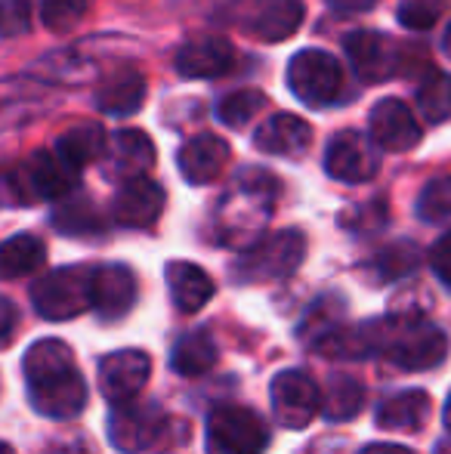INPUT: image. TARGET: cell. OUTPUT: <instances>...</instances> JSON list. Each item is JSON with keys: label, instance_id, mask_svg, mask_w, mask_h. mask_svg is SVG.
I'll return each mask as SVG.
<instances>
[{"label": "cell", "instance_id": "7a4b0ae2", "mask_svg": "<svg viewBox=\"0 0 451 454\" xmlns=\"http://www.w3.org/2000/svg\"><path fill=\"white\" fill-rule=\"evenodd\" d=\"M278 176L263 168H245L220 198L214 210V239L226 247H253L263 239V229L269 223L278 201Z\"/></svg>", "mask_w": 451, "mask_h": 454}, {"label": "cell", "instance_id": "603a6c76", "mask_svg": "<svg viewBox=\"0 0 451 454\" xmlns=\"http://www.w3.org/2000/svg\"><path fill=\"white\" fill-rule=\"evenodd\" d=\"M164 275H167L170 300H174L176 309L186 312V316L198 312L201 306L214 297V291H217L211 275L201 270V266L186 263V260H174V263H167Z\"/></svg>", "mask_w": 451, "mask_h": 454}, {"label": "cell", "instance_id": "3957f363", "mask_svg": "<svg viewBox=\"0 0 451 454\" xmlns=\"http://www.w3.org/2000/svg\"><path fill=\"white\" fill-rule=\"evenodd\" d=\"M109 439L118 451H167L189 439V427L158 405H118L109 418Z\"/></svg>", "mask_w": 451, "mask_h": 454}, {"label": "cell", "instance_id": "b9f144b4", "mask_svg": "<svg viewBox=\"0 0 451 454\" xmlns=\"http://www.w3.org/2000/svg\"><path fill=\"white\" fill-rule=\"evenodd\" d=\"M325 4L338 12H368L377 0H325Z\"/></svg>", "mask_w": 451, "mask_h": 454}, {"label": "cell", "instance_id": "5b68a950", "mask_svg": "<svg viewBox=\"0 0 451 454\" xmlns=\"http://www.w3.org/2000/svg\"><path fill=\"white\" fill-rule=\"evenodd\" d=\"M384 356L402 371H430L448 356V337L424 318H384Z\"/></svg>", "mask_w": 451, "mask_h": 454}, {"label": "cell", "instance_id": "7bdbcfd3", "mask_svg": "<svg viewBox=\"0 0 451 454\" xmlns=\"http://www.w3.org/2000/svg\"><path fill=\"white\" fill-rule=\"evenodd\" d=\"M359 454H415L405 445H386V442H374V445H365Z\"/></svg>", "mask_w": 451, "mask_h": 454}, {"label": "cell", "instance_id": "4316f807", "mask_svg": "<svg viewBox=\"0 0 451 454\" xmlns=\"http://www.w3.org/2000/svg\"><path fill=\"white\" fill-rule=\"evenodd\" d=\"M343 325H346V303H343L340 294H325V297L315 300L307 309V316L300 318L297 334H300V340L307 343V347L315 349L322 340H328L334 331L343 328Z\"/></svg>", "mask_w": 451, "mask_h": 454}, {"label": "cell", "instance_id": "52a82bcc", "mask_svg": "<svg viewBox=\"0 0 451 454\" xmlns=\"http://www.w3.org/2000/svg\"><path fill=\"white\" fill-rule=\"evenodd\" d=\"M307 257V235L300 229H282L276 235H263L253 247H247L235 263L238 281H282L288 278Z\"/></svg>", "mask_w": 451, "mask_h": 454}, {"label": "cell", "instance_id": "277c9868", "mask_svg": "<svg viewBox=\"0 0 451 454\" xmlns=\"http://www.w3.org/2000/svg\"><path fill=\"white\" fill-rule=\"evenodd\" d=\"M31 306L47 322H68L97 309V270L93 266H62L31 285Z\"/></svg>", "mask_w": 451, "mask_h": 454}, {"label": "cell", "instance_id": "f35d334b", "mask_svg": "<svg viewBox=\"0 0 451 454\" xmlns=\"http://www.w3.org/2000/svg\"><path fill=\"white\" fill-rule=\"evenodd\" d=\"M430 266H433L436 278L446 287H451V229L430 247Z\"/></svg>", "mask_w": 451, "mask_h": 454}, {"label": "cell", "instance_id": "d590c367", "mask_svg": "<svg viewBox=\"0 0 451 454\" xmlns=\"http://www.w3.org/2000/svg\"><path fill=\"white\" fill-rule=\"evenodd\" d=\"M451 0H402L396 10V19L408 31H427L442 19Z\"/></svg>", "mask_w": 451, "mask_h": 454}, {"label": "cell", "instance_id": "2e32d148", "mask_svg": "<svg viewBox=\"0 0 451 454\" xmlns=\"http://www.w3.org/2000/svg\"><path fill=\"white\" fill-rule=\"evenodd\" d=\"M167 195L155 180L143 176V180L124 183L112 198V216L124 229H149L164 214Z\"/></svg>", "mask_w": 451, "mask_h": 454}, {"label": "cell", "instance_id": "7dc6e473", "mask_svg": "<svg viewBox=\"0 0 451 454\" xmlns=\"http://www.w3.org/2000/svg\"><path fill=\"white\" fill-rule=\"evenodd\" d=\"M0 454H16V451H12V445H4V451Z\"/></svg>", "mask_w": 451, "mask_h": 454}, {"label": "cell", "instance_id": "f1b7e54d", "mask_svg": "<svg viewBox=\"0 0 451 454\" xmlns=\"http://www.w3.org/2000/svg\"><path fill=\"white\" fill-rule=\"evenodd\" d=\"M53 226L62 235H78V239H93L105 232V223L99 216L97 204L87 195H68L59 207L53 210Z\"/></svg>", "mask_w": 451, "mask_h": 454}, {"label": "cell", "instance_id": "ab89813d", "mask_svg": "<svg viewBox=\"0 0 451 454\" xmlns=\"http://www.w3.org/2000/svg\"><path fill=\"white\" fill-rule=\"evenodd\" d=\"M4 35L12 37L28 28V4L25 0H4Z\"/></svg>", "mask_w": 451, "mask_h": 454}, {"label": "cell", "instance_id": "7402d4cb", "mask_svg": "<svg viewBox=\"0 0 451 454\" xmlns=\"http://www.w3.org/2000/svg\"><path fill=\"white\" fill-rule=\"evenodd\" d=\"M136 303V275L127 266L109 263L97 270V309L105 322L124 318Z\"/></svg>", "mask_w": 451, "mask_h": 454}, {"label": "cell", "instance_id": "74e56055", "mask_svg": "<svg viewBox=\"0 0 451 454\" xmlns=\"http://www.w3.org/2000/svg\"><path fill=\"white\" fill-rule=\"evenodd\" d=\"M340 223L353 229V232H368V229L374 232V229H380L386 223V207H384V201H374V204H365V207L343 210Z\"/></svg>", "mask_w": 451, "mask_h": 454}, {"label": "cell", "instance_id": "d6a6232c", "mask_svg": "<svg viewBox=\"0 0 451 454\" xmlns=\"http://www.w3.org/2000/svg\"><path fill=\"white\" fill-rule=\"evenodd\" d=\"M417 112L430 124H446L451 121V74L430 72L427 81L417 87Z\"/></svg>", "mask_w": 451, "mask_h": 454}, {"label": "cell", "instance_id": "9a60e30c", "mask_svg": "<svg viewBox=\"0 0 451 454\" xmlns=\"http://www.w3.org/2000/svg\"><path fill=\"white\" fill-rule=\"evenodd\" d=\"M155 168V143L149 133L136 127H124L112 137L109 152H105V174L121 185L143 180Z\"/></svg>", "mask_w": 451, "mask_h": 454}, {"label": "cell", "instance_id": "8d00e7d4", "mask_svg": "<svg viewBox=\"0 0 451 454\" xmlns=\"http://www.w3.org/2000/svg\"><path fill=\"white\" fill-rule=\"evenodd\" d=\"M87 16V0H43L41 19L53 35L72 31Z\"/></svg>", "mask_w": 451, "mask_h": 454}, {"label": "cell", "instance_id": "1f68e13d", "mask_svg": "<svg viewBox=\"0 0 451 454\" xmlns=\"http://www.w3.org/2000/svg\"><path fill=\"white\" fill-rule=\"evenodd\" d=\"M417 263H421V251L411 241H396V245H386L384 251H377L368 260V272L374 275L377 285H386V281L411 275L417 270Z\"/></svg>", "mask_w": 451, "mask_h": 454}, {"label": "cell", "instance_id": "d4e9b609", "mask_svg": "<svg viewBox=\"0 0 451 454\" xmlns=\"http://www.w3.org/2000/svg\"><path fill=\"white\" fill-rule=\"evenodd\" d=\"M374 420L380 430L417 433L430 420V395L424 389H405V393L390 395L377 405Z\"/></svg>", "mask_w": 451, "mask_h": 454}, {"label": "cell", "instance_id": "f6af8a7d", "mask_svg": "<svg viewBox=\"0 0 451 454\" xmlns=\"http://www.w3.org/2000/svg\"><path fill=\"white\" fill-rule=\"evenodd\" d=\"M442 420H446V427H448V433H451V395H448V402H446V411H442Z\"/></svg>", "mask_w": 451, "mask_h": 454}, {"label": "cell", "instance_id": "8fae6325", "mask_svg": "<svg viewBox=\"0 0 451 454\" xmlns=\"http://www.w3.org/2000/svg\"><path fill=\"white\" fill-rule=\"evenodd\" d=\"M272 414H276V424L284 430H307L313 424V418L322 408V393L315 387V380L307 371H278L272 377Z\"/></svg>", "mask_w": 451, "mask_h": 454}, {"label": "cell", "instance_id": "60d3db41", "mask_svg": "<svg viewBox=\"0 0 451 454\" xmlns=\"http://www.w3.org/2000/svg\"><path fill=\"white\" fill-rule=\"evenodd\" d=\"M0 312H4V347H10L12 331H16V306H12V300H0Z\"/></svg>", "mask_w": 451, "mask_h": 454}, {"label": "cell", "instance_id": "7c38bea8", "mask_svg": "<svg viewBox=\"0 0 451 454\" xmlns=\"http://www.w3.org/2000/svg\"><path fill=\"white\" fill-rule=\"evenodd\" d=\"M380 170V149L371 137L359 130H343L331 137L325 149V174L338 183H371Z\"/></svg>", "mask_w": 451, "mask_h": 454}, {"label": "cell", "instance_id": "bcb514c9", "mask_svg": "<svg viewBox=\"0 0 451 454\" xmlns=\"http://www.w3.org/2000/svg\"><path fill=\"white\" fill-rule=\"evenodd\" d=\"M436 454H451V439H448V442H439V445H436Z\"/></svg>", "mask_w": 451, "mask_h": 454}, {"label": "cell", "instance_id": "484cf974", "mask_svg": "<svg viewBox=\"0 0 451 454\" xmlns=\"http://www.w3.org/2000/svg\"><path fill=\"white\" fill-rule=\"evenodd\" d=\"M105 139L109 137H105L99 121H84V124H74V127H68L66 133H59L53 149H56V155L72 164L74 170H84L87 164L99 161V158L109 152Z\"/></svg>", "mask_w": 451, "mask_h": 454}, {"label": "cell", "instance_id": "e575fe53", "mask_svg": "<svg viewBox=\"0 0 451 454\" xmlns=\"http://www.w3.org/2000/svg\"><path fill=\"white\" fill-rule=\"evenodd\" d=\"M417 216L424 223H446L451 216V176H433L417 195Z\"/></svg>", "mask_w": 451, "mask_h": 454}, {"label": "cell", "instance_id": "d6986e66", "mask_svg": "<svg viewBox=\"0 0 451 454\" xmlns=\"http://www.w3.org/2000/svg\"><path fill=\"white\" fill-rule=\"evenodd\" d=\"M229 164V145L217 133H198L186 139L176 152V168L189 185H207L214 183Z\"/></svg>", "mask_w": 451, "mask_h": 454}, {"label": "cell", "instance_id": "8992f818", "mask_svg": "<svg viewBox=\"0 0 451 454\" xmlns=\"http://www.w3.org/2000/svg\"><path fill=\"white\" fill-rule=\"evenodd\" d=\"M81 170L56 155V149H41L28 155L22 164L6 174V198L10 204H35L68 198V192L78 185Z\"/></svg>", "mask_w": 451, "mask_h": 454}, {"label": "cell", "instance_id": "f546056e", "mask_svg": "<svg viewBox=\"0 0 451 454\" xmlns=\"http://www.w3.org/2000/svg\"><path fill=\"white\" fill-rule=\"evenodd\" d=\"M47 260V247L37 235H12L6 239L4 251H0V270H4V278H25V275L37 272Z\"/></svg>", "mask_w": 451, "mask_h": 454}, {"label": "cell", "instance_id": "e0dca14e", "mask_svg": "<svg viewBox=\"0 0 451 454\" xmlns=\"http://www.w3.org/2000/svg\"><path fill=\"white\" fill-rule=\"evenodd\" d=\"M253 145L266 155L300 158L313 145V124L291 112H276L253 130Z\"/></svg>", "mask_w": 451, "mask_h": 454}, {"label": "cell", "instance_id": "5bb4252c", "mask_svg": "<svg viewBox=\"0 0 451 454\" xmlns=\"http://www.w3.org/2000/svg\"><path fill=\"white\" fill-rule=\"evenodd\" d=\"M368 130H371V139L377 143V149L384 152H411L424 137L415 112L402 99H393V96L380 99L368 112Z\"/></svg>", "mask_w": 451, "mask_h": 454}, {"label": "cell", "instance_id": "44dd1931", "mask_svg": "<svg viewBox=\"0 0 451 454\" xmlns=\"http://www.w3.org/2000/svg\"><path fill=\"white\" fill-rule=\"evenodd\" d=\"M303 16H307L303 0H266L247 22V35L266 43L288 41L303 25Z\"/></svg>", "mask_w": 451, "mask_h": 454}, {"label": "cell", "instance_id": "ee69618b", "mask_svg": "<svg viewBox=\"0 0 451 454\" xmlns=\"http://www.w3.org/2000/svg\"><path fill=\"white\" fill-rule=\"evenodd\" d=\"M442 53L451 59V22L446 25V35H442Z\"/></svg>", "mask_w": 451, "mask_h": 454}, {"label": "cell", "instance_id": "ffe728a7", "mask_svg": "<svg viewBox=\"0 0 451 454\" xmlns=\"http://www.w3.org/2000/svg\"><path fill=\"white\" fill-rule=\"evenodd\" d=\"M315 349L322 356H328V359H368V356H380L384 353V318L343 325Z\"/></svg>", "mask_w": 451, "mask_h": 454}, {"label": "cell", "instance_id": "9c48e42d", "mask_svg": "<svg viewBox=\"0 0 451 454\" xmlns=\"http://www.w3.org/2000/svg\"><path fill=\"white\" fill-rule=\"evenodd\" d=\"M343 53L365 84H384L396 74H408V47L384 31H353L343 37Z\"/></svg>", "mask_w": 451, "mask_h": 454}, {"label": "cell", "instance_id": "4fadbf2b", "mask_svg": "<svg viewBox=\"0 0 451 454\" xmlns=\"http://www.w3.org/2000/svg\"><path fill=\"white\" fill-rule=\"evenodd\" d=\"M152 374V359L143 349H118L99 359V389L103 395L118 405H130L133 395L143 393Z\"/></svg>", "mask_w": 451, "mask_h": 454}, {"label": "cell", "instance_id": "cb8c5ba5", "mask_svg": "<svg viewBox=\"0 0 451 454\" xmlns=\"http://www.w3.org/2000/svg\"><path fill=\"white\" fill-rule=\"evenodd\" d=\"M143 102H145V81L133 68L114 72L97 90L99 114H109V118H130V114H136L143 108Z\"/></svg>", "mask_w": 451, "mask_h": 454}, {"label": "cell", "instance_id": "836d02e7", "mask_svg": "<svg viewBox=\"0 0 451 454\" xmlns=\"http://www.w3.org/2000/svg\"><path fill=\"white\" fill-rule=\"evenodd\" d=\"M266 106H269V99H266L263 90H253V87L251 90H235L217 106V118L232 130H245Z\"/></svg>", "mask_w": 451, "mask_h": 454}, {"label": "cell", "instance_id": "ba28073f", "mask_svg": "<svg viewBox=\"0 0 451 454\" xmlns=\"http://www.w3.org/2000/svg\"><path fill=\"white\" fill-rule=\"evenodd\" d=\"M284 81H288V90L294 93L297 102H303L307 108H325L340 99L343 68L331 53L307 47L291 56Z\"/></svg>", "mask_w": 451, "mask_h": 454}, {"label": "cell", "instance_id": "ac0fdd59", "mask_svg": "<svg viewBox=\"0 0 451 454\" xmlns=\"http://www.w3.org/2000/svg\"><path fill=\"white\" fill-rule=\"evenodd\" d=\"M235 62V47L226 37H195V41L183 43L176 53L174 66L176 74L186 81H211L220 78L232 68Z\"/></svg>", "mask_w": 451, "mask_h": 454}, {"label": "cell", "instance_id": "30bf717a", "mask_svg": "<svg viewBox=\"0 0 451 454\" xmlns=\"http://www.w3.org/2000/svg\"><path fill=\"white\" fill-rule=\"evenodd\" d=\"M269 430L245 405H223L207 418V454H263Z\"/></svg>", "mask_w": 451, "mask_h": 454}, {"label": "cell", "instance_id": "4dcf8cb0", "mask_svg": "<svg viewBox=\"0 0 451 454\" xmlns=\"http://www.w3.org/2000/svg\"><path fill=\"white\" fill-rule=\"evenodd\" d=\"M365 408V387L355 377L334 374L322 395V414L328 420H353Z\"/></svg>", "mask_w": 451, "mask_h": 454}, {"label": "cell", "instance_id": "6da1fadb", "mask_svg": "<svg viewBox=\"0 0 451 454\" xmlns=\"http://www.w3.org/2000/svg\"><path fill=\"white\" fill-rule=\"evenodd\" d=\"M28 402L37 414L68 420L84 411L87 383L78 371L74 353L62 340H37L22 362Z\"/></svg>", "mask_w": 451, "mask_h": 454}, {"label": "cell", "instance_id": "83f0119b", "mask_svg": "<svg viewBox=\"0 0 451 454\" xmlns=\"http://www.w3.org/2000/svg\"><path fill=\"white\" fill-rule=\"evenodd\" d=\"M217 364V343L207 331H189L170 353V368L183 377H201Z\"/></svg>", "mask_w": 451, "mask_h": 454}]
</instances>
